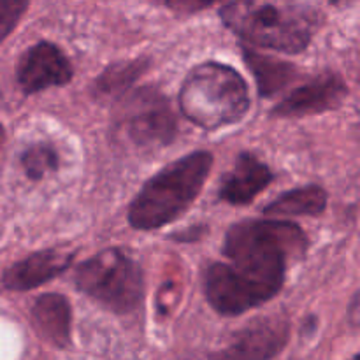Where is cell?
Segmentation results:
<instances>
[{
    "mask_svg": "<svg viewBox=\"0 0 360 360\" xmlns=\"http://www.w3.org/2000/svg\"><path fill=\"white\" fill-rule=\"evenodd\" d=\"M308 246L304 232L288 221H241L227 231L224 253L234 269L262 285L273 294L283 287L290 259Z\"/></svg>",
    "mask_w": 360,
    "mask_h": 360,
    "instance_id": "obj_1",
    "label": "cell"
},
{
    "mask_svg": "<svg viewBox=\"0 0 360 360\" xmlns=\"http://www.w3.org/2000/svg\"><path fill=\"white\" fill-rule=\"evenodd\" d=\"M213 165V155L193 151L165 165L148 179L129 207V221L139 231H153L174 221L199 197Z\"/></svg>",
    "mask_w": 360,
    "mask_h": 360,
    "instance_id": "obj_2",
    "label": "cell"
},
{
    "mask_svg": "<svg viewBox=\"0 0 360 360\" xmlns=\"http://www.w3.org/2000/svg\"><path fill=\"white\" fill-rule=\"evenodd\" d=\"M220 16L250 44L281 53H299L309 44L319 13L308 6L271 2H231Z\"/></svg>",
    "mask_w": 360,
    "mask_h": 360,
    "instance_id": "obj_3",
    "label": "cell"
},
{
    "mask_svg": "<svg viewBox=\"0 0 360 360\" xmlns=\"http://www.w3.org/2000/svg\"><path fill=\"white\" fill-rule=\"evenodd\" d=\"M179 108L186 120L206 130L232 125L250 108L248 84L232 67L218 62L200 63L183 81Z\"/></svg>",
    "mask_w": 360,
    "mask_h": 360,
    "instance_id": "obj_4",
    "label": "cell"
},
{
    "mask_svg": "<svg viewBox=\"0 0 360 360\" xmlns=\"http://www.w3.org/2000/svg\"><path fill=\"white\" fill-rule=\"evenodd\" d=\"M76 287L116 313L139 306L144 294L141 267L120 250H104L81 264L74 274Z\"/></svg>",
    "mask_w": 360,
    "mask_h": 360,
    "instance_id": "obj_5",
    "label": "cell"
},
{
    "mask_svg": "<svg viewBox=\"0 0 360 360\" xmlns=\"http://www.w3.org/2000/svg\"><path fill=\"white\" fill-rule=\"evenodd\" d=\"M122 122L127 137L139 148L165 146L176 134V118L167 98L150 88L130 98Z\"/></svg>",
    "mask_w": 360,
    "mask_h": 360,
    "instance_id": "obj_6",
    "label": "cell"
},
{
    "mask_svg": "<svg viewBox=\"0 0 360 360\" xmlns=\"http://www.w3.org/2000/svg\"><path fill=\"white\" fill-rule=\"evenodd\" d=\"M204 292L210 304L225 316H238L274 297L266 288L243 276L231 264L220 262L207 267Z\"/></svg>",
    "mask_w": 360,
    "mask_h": 360,
    "instance_id": "obj_7",
    "label": "cell"
},
{
    "mask_svg": "<svg viewBox=\"0 0 360 360\" xmlns=\"http://www.w3.org/2000/svg\"><path fill=\"white\" fill-rule=\"evenodd\" d=\"M290 329L283 316H262L236 333L234 340L210 360H271L288 343Z\"/></svg>",
    "mask_w": 360,
    "mask_h": 360,
    "instance_id": "obj_8",
    "label": "cell"
},
{
    "mask_svg": "<svg viewBox=\"0 0 360 360\" xmlns=\"http://www.w3.org/2000/svg\"><path fill=\"white\" fill-rule=\"evenodd\" d=\"M72 79V67L58 46L41 41L28 48L18 63L16 81L27 95L51 86H63Z\"/></svg>",
    "mask_w": 360,
    "mask_h": 360,
    "instance_id": "obj_9",
    "label": "cell"
},
{
    "mask_svg": "<svg viewBox=\"0 0 360 360\" xmlns=\"http://www.w3.org/2000/svg\"><path fill=\"white\" fill-rule=\"evenodd\" d=\"M347 95V84L338 74H322L311 83L292 91L273 109V116L299 118L336 109Z\"/></svg>",
    "mask_w": 360,
    "mask_h": 360,
    "instance_id": "obj_10",
    "label": "cell"
},
{
    "mask_svg": "<svg viewBox=\"0 0 360 360\" xmlns=\"http://www.w3.org/2000/svg\"><path fill=\"white\" fill-rule=\"evenodd\" d=\"M72 259L74 253L56 248L34 253L4 271V288L14 292L32 290L62 274L70 266Z\"/></svg>",
    "mask_w": 360,
    "mask_h": 360,
    "instance_id": "obj_11",
    "label": "cell"
},
{
    "mask_svg": "<svg viewBox=\"0 0 360 360\" xmlns=\"http://www.w3.org/2000/svg\"><path fill=\"white\" fill-rule=\"evenodd\" d=\"M273 172L255 155L243 153L236 160L234 169L224 178L220 186V197L229 204L243 206L248 204L269 186Z\"/></svg>",
    "mask_w": 360,
    "mask_h": 360,
    "instance_id": "obj_12",
    "label": "cell"
},
{
    "mask_svg": "<svg viewBox=\"0 0 360 360\" xmlns=\"http://www.w3.org/2000/svg\"><path fill=\"white\" fill-rule=\"evenodd\" d=\"M32 323L39 336L53 347H67L70 341V306L60 294H44L32 308Z\"/></svg>",
    "mask_w": 360,
    "mask_h": 360,
    "instance_id": "obj_13",
    "label": "cell"
},
{
    "mask_svg": "<svg viewBox=\"0 0 360 360\" xmlns=\"http://www.w3.org/2000/svg\"><path fill=\"white\" fill-rule=\"evenodd\" d=\"M327 193L322 186L308 185L301 188L290 190L287 193H281L278 199L267 204L264 213L266 214H297V217H319L326 211Z\"/></svg>",
    "mask_w": 360,
    "mask_h": 360,
    "instance_id": "obj_14",
    "label": "cell"
},
{
    "mask_svg": "<svg viewBox=\"0 0 360 360\" xmlns=\"http://www.w3.org/2000/svg\"><path fill=\"white\" fill-rule=\"evenodd\" d=\"M246 63L255 74L259 90L262 95H273L280 91L294 77V67L280 60L266 58L257 53L245 51Z\"/></svg>",
    "mask_w": 360,
    "mask_h": 360,
    "instance_id": "obj_15",
    "label": "cell"
},
{
    "mask_svg": "<svg viewBox=\"0 0 360 360\" xmlns=\"http://www.w3.org/2000/svg\"><path fill=\"white\" fill-rule=\"evenodd\" d=\"M21 165L30 179L44 178L48 172L58 167V155L48 144H34L21 155Z\"/></svg>",
    "mask_w": 360,
    "mask_h": 360,
    "instance_id": "obj_16",
    "label": "cell"
},
{
    "mask_svg": "<svg viewBox=\"0 0 360 360\" xmlns=\"http://www.w3.org/2000/svg\"><path fill=\"white\" fill-rule=\"evenodd\" d=\"M143 69V63L137 60V62H129L122 63V65L109 67L104 74H102L101 79H97L95 86L101 94H115V91L122 90L125 84H129L130 81L136 79L137 74Z\"/></svg>",
    "mask_w": 360,
    "mask_h": 360,
    "instance_id": "obj_17",
    "label": "cell"
},
{
    "mask_svg": "<svg viewBox=\"0 0 360 360\" xmlns=\"http://www.w3.org/2000/svg\"><path fill=\"white\" fill-rule=\"evenodd\" d=\"M25 9H27V2H21V0H2L0 2V39H6L9 35Z\"/></svg>",
    "mask_w": 360,
    "mask_h": 360,
    "instance_id": "obj_18",
    "label": "cell"
},
{
    "mask_svg": "<svg viewBox=\"0 0 360 360\" xmlns=\"http://www.w3.org/2000/svg\"><path fill=\"white\" fill-rule=\"evenodd\" d=\"M348 319H350L352 326L360 330V292L355 295L354 301H352L350 309H348Z\"/></svg>",
    "mask_w": 360,
    "mask_h": 360,
    "instance_id": "obj_19",
    "label": "cell"
},
{
    "mask_svg": "<svg viewBox=\"0 0 360 360\" xmlns=\"http://www.w3.org/2000/svg\"><path fill=\"white\" fill-rule=\"evenodd\" d=\"M352 360H360V354H357V355H355V357H354V359H352Z\"/></svg>",
    "mask_w": 360,
    "mask_h": 360,
    "instance_id": "obj_20",
    "label": "cell"
}]
</instances>
